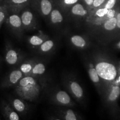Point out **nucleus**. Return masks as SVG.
<instances>
[{
  "mask_svg": "<svg viewBox=\"0 0 120 120\" xmlns=\"http://www.w3.org/2000/svg\"><path fill=\"white\" fill-rule=\"evenodd\" d=\"M52 86L51 79L45 75L41 77L27 75L14 87V92L26 101L36 102L47 95Z\"/></svg>",
  "mask_w": 120,
  "mask_h": 120,
  "instance_id": "f257e3e1",
  "label": "nucleus"
},
{
  "mask_svg": "<svg viewBox=\"0 0 120 120\" xmlns=\"http://www.w3.org/2000/svg\"><path fill=\"white\" fill-rule=\"evenodd\" d=\"M88 52L105 87L109 83L115 81L118 60L109 50L105 49L96 48Z\"/></svg>",
  "mask_w": 120,
  "mask_h": 120,
  "instance_id": "f03ea898",
  "label": "nucleus"
},
{
  "mask_svg": "<svg viewBox=\"0 0 120 120\" xmlns=\"http://www.w3.org/2000/svg\"><path fill=\"white\" fill-rule=\"evenodd\" d=\"M61 82L64 89L72 98L82 107H87L85 91L76 74L71 72H64L62 76Z\"/></svg>",
  "mask_w": 120,
  "mask_h": 120,
  "instance_id": "7ed1b4c3",
  "label": "nucleus"
},
{
  "mask_svg": "<svg viewBox=\"0 0 120 120\" xmlns=\"http://www.w3.org/2000/svg\"><path fill=\"white\" fill-rule=\"evenodd\" d=\"M120 97V86L116 81L105 86L100 97L110 116L116 119L120 118V106L118 102Z\"/></svg>",
  "mask_w": 120,
  "mask_h": 120,
  "instance_id": "20e7f679",
  "label": "nucleus"
},
{
  "mask_svg": "<svg viewBox=\"0 0 120 120\" xmlns=\"http://www.w3.org/2000/svg\"><path fill=\"white\" fill-rule=\"evenodd\" d=\"M48 101L52 105L58 106L75 107L77 103L66 91L57 86H52L47 94Z\"/></svg>",
  "mask_w": 120,
  "mask_h": 120,
  "instance_id": "39448f33",
  "label": "nucleus"
},
{
  "mask_svg": "<svg viewBox=\"0 0 120 120\" xmlns=\"http://www.w3.org/2000/svg\"><path fill=\"white\" fill-rule=\"evenodd\" d=\"M81 58L91 81L94 86L97 93L101 97L102 94L105 86L95 69L94 65L89 52H82Z\"/></svg>",
  "mask_w": 120,
  "mask_h": 120,
  "instance_id": "423d86ee",
  "label": "nucleus"
},
{
  "mask_svg": "<svg viewBox=\"0 0 120 120\" xmlns=\"http://www.w3.org/2000/svg\"><path fill=\"white\" fill-rule=\"evenodd\" d=\"M26 54L20 49L14 47L9 41H6L4 46V60L10 66H18L25 59Z\"/></svg>",
  "mask_w": 120,
  "mask_h": 120,
  "instance_id": "0eeeda50",
  "label": "nucleus"
},
{
  "mask_svg": "<svg viewBox=\"0 0 120 120\" xmlns=\"http://www.w3.org/2000/svg\"><path fill=\"white\" fill-rule=\"evenodd\" d=\"M70 45L74 49L82 52L90 51L93 47L90 40L81 35H71L69 38Z\"/></svg>",
  "mask_w": 120,
  "mask_h": 120,
  "instance_id": "6e6552de",
  "label": "nucleus"
},
{
  "mask_svg": "<svg viewBox=\"0 0 120 120\" xmlns=\"http://www.w3.org/2000/svg\"><path fill=\"white\" fill-rule=\"evenodd\" d=\"M5 22L13 34L17 38H21L24 29L22 25L21 16L17 14H12L8 15Z\"/></svg>",
  "mask_w": 120,
  "mask_h": 120,
  "instance_id": "1a4fd4ad",
  "label": "nucleus"
},
{
  "mask_svg": "<svg viewBox=\"0 0 120 120\" xmlns=\"http://www.w3.org/2000/svg\"><path fill=\"white\" fill-rule=\"evenodd\" d=\"M24 76V73L18 67L13 69L3 78L0 86L3 89L14 87Z\"/></svg>",
  "mask_w": 120,
  "mask_h": 120,
  "instance_id": "9d476101",
  "label": "nucleus"
},
{
  "mask_svg": "<svg viewBox=\"0 0 120 120\" xmlns=\"http://www.w3.org/2000/svg\"><path fill=\"white\" fill-rule=\"evenodd\" d=\"M54 114L59 120H83V116L72 108L58 106L54 110Z\"/></svg>",
  "mask_w": 120,
  "mask_h": 120,
  "instance_id": "9b49d317",
  "label": "nucleus"
},
{
  "mask_svg": "<svg viewBox=\"0 0 120 120\" xmlns=\"http://www.w3.org/2000/svg\"><path fill=\"white\" fill-rule=\"evenodd\" d=\"M8 101L20 116H26L30 110V106L26 101L19 97H9Z\"/></svg>",
  "mask_w": 120,
  "mask_h": 120,
  "instance_id": "f8f14e48",
  "label": "nucleus"
},
{
  "mask_svg": "<svg viewBox=\"0 0 120 120\" xmlns=\"http://www.w3.org/2000/svg\"><path fill=\"white\" fill-rule=\"evenodd\" d=\"M0 109L4 118L6 120H20V116L8 101L3 100L0 104Z\"/></svg>",
  "mask_w": 120,
  "mask_h": 120,
  "instance_id": "ddd939ff",
  "label": "nucleus"
},
{
  "mask_svg": "<svg viewBox=\"0 0 120 120\" xmlns=\"http://www.w3.org/2000/svg\"><path fill=\"white\" fill-rule=\"evenodd\" d=\"M22 25L24 30H34L37 28V23L34 15L30 10L23 12L21 15Z\"/></svg>",
  "mask_w": 120,
  "mask_h": 120,
  "instance_id": "4468645a",
  "label": "nucleus"
},
{
  "mask_svg": "<svg viewBox=\"0 0 120 120\" xmlns=\"http://www.w3.org/2000/svg\"><path fill=\"white\" fill-rule=\"evenodd\" d=\"M56 43L55 41L50 38L45 41L36 50V52L40 55L48 56L52 54L55 50Z\"/></svg>",
  "mask_w": 120,
  "mask_h": 120,
  "instance_id": "2eb2a0df",
  "label": "nucleus"
},
{
  "mask_svg": "<svg viewBox=\"0 0 120 120\" xmlns=\"http://www.w3.org/2000/svg\"><path fill=\"white\" fill-rule=\"evenodd\" d=\"M49 38V36L39 31L37 34L30 36L28 39V42L32 49L35 50L38 48L46 40Z\"/></svg>",
  "mask_w": 120,
  "mask_h": 120,
  "instance_id": "dca6fc26",
  "label": "nucleus"
},
{
  "mask_svg": "<svg viewBox=\"0 0 120 120\" xmlns=\"http://www.w3.org/2000/svg\"><path fill=\"white\" fill-rule=\"evenodd\" d=\"M46 70V61L43 59H38L36 62L32 69L30 76L36 77H41L45 76Z\"/></svg>",
  "mask_w": 120,
  "mask_h": 120,
  "instance_id": "f3484780",
  "label": "nucleus"
},
{
  "mask_svg": "<svg viewBox=\"0 0 120 120\" xmlns=\"http://www.w3.org/2000/svg\"><path fill=\"white\" fill-rule=\"evenodd\" d=\"M38 59V57H34L27 59H25L17 67L25 76L30 75L37 60Z\"/></svg>",
  "mask_w": 120,
  "mask_h": 120,
  "instance_id": "a211bd4d",
  "label": "nucleus"
},
{
  "mask_svg": "<svg viewBox=\"0 0 120 120\" xmlns=\"http://www.w3.org/2000/svg\"><path fill=\"white\" fill-rule=\"evenodd\" d=\"M38 7L41 14L44 17H47L52 10V3L51 0H39Z\"/></svg>",
  "mask_w": 120,
  "mask_h": 120,
  "instance_id": "6ab92c4d",
  "label": "nucleus"
},
{
  "mask_svg": "<svg viewBox=\"0 0 120 120\" xmlns=\"http://www.w3.org/2000/svg\"><path fill=\"white\" fill-rule=\"evenodd\" d=\"M49 16L50 22L53 26H59L64 21L62 13L57 9H52Z\"/></svg>",
  "mask_w": 120,
  "mask_h": 120,
  "instance_id": "aec40b11",
  "label": "nucleus"
},
{
  "mask_svg": "<svg viewBox=\"0 0 120 120\" xmlns=\"http://www.w3.org/2000/svg\"><path fill=\"white\" fill-rule=\"evenodd\" d=\"M71 13L74 16L78 17H85L88 14V11L84 6L80 3L73 5L71 9Z\"/></svg>",
  "mask_w": 120,
  "mask_h": 120,
  "instance_id": "412c9836",
  "label": "nucleus"
},
{
  "mask_svg": "<svg viewBox=\"0 0 120 120\" xmlns=\"http://www.w3.org/2000/svg\"><path fill=\"white\" fill-rule=\"evenodd\" d=\"M103 29L107 32H111L116 28V19L115 16L111 17L105 20L103 24Z\"/></svg>",
  "mask_w": 120,
  "mask_h": 120,
  "instance_id": "4be33fe9",
  "label": "nucleus"
},
{
  "mask_svg": "<svg viewBox=\"0 0 120 120\" xmlns=\"http://www.w3.org/2000/svg\"><path fill=\"white\" fill-rule=\"evenodd\" d=\"M29 0H9V6L7 5L8 8L11 9H18L20 7H23L28 3Z\"/></svg>",
  "mask_w": 120,
  "mask_h": 120,
  "instance_id": "5701e85b",
  "label": "nucleus"
},
{
  "mask_svg": "<svg viewBox=\"0 0 120 120\" xmlns=\"http://www.w3.org/2000/svg\"><path fill=\"white\" fill-rule=\"evenodd\" d=\"M8 8L6 4L0 6V29L8 16Z\"/></svg>",
  "mask_w": 120,
  "mask_h": 120,
  "instance_id": "b1692460",
  "label": "nucleus"
},
{
  "mask_svg": "<svg viewBox=\"0 0 120 120\" xmlns=\"http://www.w3.org/2000/svg\"><path fill=\"white\" fill-rule=\"evenodd\" d=\"M116 0H108L106 1L104 7L108 9V10L113 9L116 4Z\"/></svg>",
  "mask_w": 120,
  "mask_h": 120,
  "instance_id": "393cba45",
  "label": "nucleus"
},
{
  "mask_svg": "<svg viewBox=\"0 0 120 120\" xmlns=\"http://www.w3.org/2000/svg\"><path fill=\"white\" fill-rule=\"evenodd\" d=\"M106 1V0H94L92 6L94 8H98Z\"/></svg>",
  "mask_w": 120,
  "mask_h": 120,
  "instance_id": "a878e982",
  "label": "nucleus"
},
{
  "mask_svg": "<svg viewBox=\"0 0 120 120\" xmlns=\"http://www.w3.org/2000/svg\"><path fill=\"white\" fill-rule=\"evenodd\" d=\"M79 0H63L62 3L65 6H69L77 3Z\"/></svg>",
  "mask_w": 120,
  "mask_h": 120,
  "instance_id": "bb28decb",
  "label": "nucleus"
},
{
  "mask_svg": "<svg viewBox=\"0 0 120 120\" xmlns=\"http://www.w3.org/2000/svg\"><path fill=\"white\" fill-rule=\"evenodd\" d=\"M111 48L115 50L120 51V40L112 44L111 45Z\"/></svg>",
  "mask_w": 120,
  "mask_h": 120,
  "instance_id": "cd10ccee",
  "label": "nucleus"
},
{
  "mask_svg": "<svg viewBox=\"0 0 120 120\" xmlns=\"http://www.w3.org/2000/svg\"><path fill=\"white\" fill-rule=\"evenodd\" d=\"M116 81L120 86V59L118 60L117 73V76L116 77Z\"/></svg>",
  "mask_w": 120,
  "mask_h": 120,
  "instance_id": "c85d7f7f",
  "label": "nucleus"
},
{
  "mask_svg": "<svg viewBox=\"0 0 120 120\" xmlns=\"http://www.w3.org/2000/svg\"><path fill=\"white\" fill-rule=\"evenodd\" d=\"M115 17L116 19V28L120 30V12L116 13Z\"/></svg>",
  "mask_w": 120,
  "mask_h": 120,
  "instance_id": "c756f323",
  "label": "nucleus"
},
{
  "mask_svg": "<svg viewBox=\"0 0 120 120\" xmlns=\"http://www.w3.org/2000/svg\"><path fill=\"white\" fill-rule=\"evenodd\" d=\"M86 4L88 6H92L94 0H84Z\"/></svg>",
  "mask_w": 120,
  "mask_h": 120,
  "instance_id": "7c9ffc66",
  "label": "nucleus"
},
{
  "mask_svg": "<svg viewBox=\"0 0 120 120\" xmlns=\"http://www.w3.org/2000/svg\"></svg>",
  "mask_w": 120,
  "mask_h": 120,
  "instance_id": "2f4dec72",
  "label": "nucleus"
}]
</instances>
